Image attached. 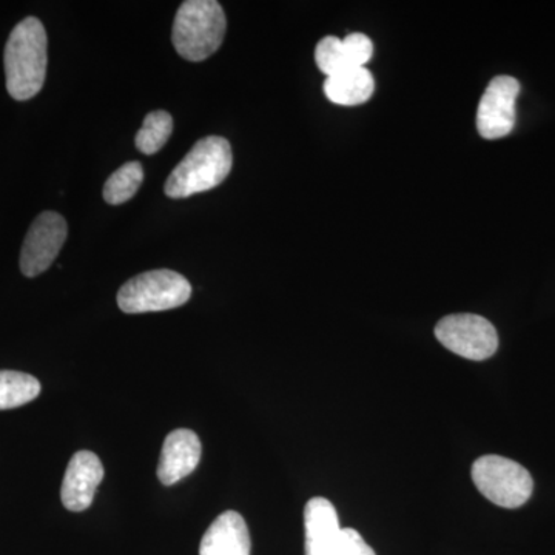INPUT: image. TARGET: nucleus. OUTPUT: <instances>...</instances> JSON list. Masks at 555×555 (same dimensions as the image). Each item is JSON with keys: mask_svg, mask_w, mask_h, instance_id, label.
Returning a JSON list of instances; mask_svg holds the SVG:
<instances>
[{"mask_svg": "<svg viewBox=\"0 0 555 555\" xmlns=\"http://www.w3.org/2000/svg\"><path fill=\"white\" fill-rule=\"evenodd\" d=\"M49 40L38 17H27L11 31L7 42V90L16 101H28L42 90L49 64Z\"/></svg>", "mask_w": 555, "mask_h": 555, "instance_id": "1", "label": "nucleus"}, {"mask_svg": "<svg viewBox=\"0 0 555 555\" xmlns=\"http://www.w3.org/2000/svg\"><path fill=\"white\" fill-rule=\"evenodd\" d=\"M233 166L232 147L228 139L207 137L193 145L185 158L171 171L166 182V195L181 199L218 188L229 177Z\"/></svg>", "mask_w": 555, "mask_h": 555, "instance_id": "2", "label": "nucleus"}, {"mask_svg": "<svg viewBox=\"0 0 555 555\" xmlns=\"http://www.w3.org/2000/svg\"><path fill=\"white\" fill-rule=\"evenodd\" d=\"M225 28L224 10L217 0H188L179 7L171 40L184 60L206 61L222 46Z\"/></svg>", "mask_w": 555, "mask_h": 555, "instance_id": "3", "label": "nucleus"}, {"mask_svg": "<svg viewBox=\"0 0 555 555\" xmlns=\"http://www.w3.org/2000/svg\"><path fill=\"white\" fill-rule=\"evenodd\" d=\"M192 297V286L184 276L169 269L150 270L131 278L118 292L124 313L163 312L181 308Z\"/></svg>", "mask_w": 555, "mask_h": 555, "instance_id": "4", "label": "nucleus"}, {"mask_svg": "<svg viewBox=\"0 0 555 555\" xmlns=\"http://www.w3.org/2000/svg\"><path fill=\"white\" fill-rule=\"evenodd\" d=\"M306 555H375L360 532L341 528L335 506L323 496L305 509Z\"/></svg>", "mask_w": 555, "mask_h": 555, "instance_id": "5", "label": "nucleus"}, {"mask_svg": "<svg viewBox=\"0 0 555 555\" xmlns=\"http://www.w3.org/2000/svg\"><path fill=\"white\" fill-rule=\"evenodd\" d=\"M470 474L480 494L494 505L507 509L524 506L534 489L528 469L506 456H480L474 463Z\"/></svg>", "mask_w": 555, "mask_h": 555, "instance_id": "6", "label": "nucleus"}, {"mask_svg": "<svg viewBox=\"0 0 555 555\" xmlns=\"http://www.w3.org/2000/svg\"><path fill=\"white\" fill-rule=\"evenodd\" d=\"M436 337L448 350L466 360H488L499 349V334L491 321L474 313L444 317L438 321Z\"/></svg>", "mask_w": 555, "mask_h": 555, "instance_id": "7", "label": "nucleus"}, {"mask_svg": "<svg viewBox=\"0 0 555 555\" xmlns=\"http://www.w3.org/2000/svg\"><path fill=\"white\" fill-rule=\"evenodd\" d=\"M68 225L56 211H43L33 221L21 250V272L27 278L39 276L53 264L67 241Z\"/></svg>", "mask_w": 555, "mask_h": 555, "instance_id": "8", "label": "nucleus"}, {"mask_svg": "<svg viewBox=\"0 0 555 555\" xmlns=\"http://www.w3.org/2000/svg\"><path fill=\"white\" fill-rule=\"evenodd\" d=\"M520 83L511 76H496L489 82L478 104L477 129L481 138H505L516 126V101Z\"/></svg>", "mask_w": 555, "mask_h": 555, "instance_id": "9", "label": "nucleus"}, {"mask_svg": "<svg viewBox=\"0 0 555 555\" xmlns=\"http://www.w3.org/2000/svg\"><path fill=\"white\" fill-rule=\"evenodd\" d=\"M104 478V466L100 456L90 451H79L69 460L62 481L61 499L72 513L89 509Z\"/></svg>", "mask_w": 555, "mask_h": 555, "instance_id": "10", "label": "nucleus"}, {"mask_svg": "<svg viewBox=\"0 0 555 555\" xmlns=\"http://www.w3.org/2000/svg\"><path fill=\"white\" fill-rule=\"evenodd\" d=\"M201 441L193 430L177 429L167 436L160 452L158 478L164 486H171L189 477L199 465Z\"/></svg>", "mask_w": 555, "mask_h": 555, "instance_id": "11", "label": "nucleus"}, {"mask_svg": "<svg viewBox=\"0 0 555 555\" xmlns=\"http://www.w3.org/2000/svg\"><path fill=\"white\" fill-rule=\"evenodd\" d=\"M251 542L246 520L235 511H225L201 540L199 555H250Z\"/></svg>", "mask_w": 555, "mask_h": 555, "instance_id": "12", "label": "nucleus"}, {"mask_svg": "<svg viewBox=\"0 0 555 555\" xmlns=\"http://www.w3.org/2000/svg\"><path fill=\"white\" fill-rule=\"evenodd\" d=\"M375 90V80L366 67L350 68L338 76H332L324 82V94L337 105H361L371 100Z\"/></svg>", "mask_w": 555, "mask_h": 555, "instance_id": "13", "label": "nucleus"}, {"mask_svg": "<svg viewBox=\"0 0 555 555\" xmlns=\"http://www.w3.org/2000/svg\"><path fill=\"white\" fill-rule=\"evenodd\" d=\"M40 393L38 378L16 371H0V411L24 406Z\"/></svg>", "mask_w": 555, "mask_h": 555, "instance_id": "14", "label": "nucleus"}, {"mask_svg": "<svg viewBox=\"0 0 555 555\" xmlns=\"http://www.w3.org/2000/svg\"><path fill=\"white\" fill-rule=\"evenodd\" d=\"M142 181H144V169L141 163L134 160V163L124 164L105 182L104 199L112 206L126 204L137 195Z\"/></svg>", "mask_w": 555, "mask_h": 555, "instance_id": "15", "label": "nucleus"}, {"mask_svg": "<svg viewBox=\"0 0 555 555\" xmlns=\"http://www.w3.org/2000/svg\"><path fill=\"white\" fill-rule=\"evenodd\" d=\"M173 133V118L164 109L149 113L137 134V147L144 155H155Z\"/></svg>", "mask_w": 555, "mask_h": 555, "instance_id": "16", "label": "nucleus"}, {"mask_svg": "<svg viewBox=\"0 0 555 555\" xmlns=\"http://www.w3.org/2000/svg\"><path fill=\"white\" fill-rule=\"evenodd\" d=\"M315 61L318 68L327 78L341 75V73L350 68H358L353 67L352 62L349 60V54H347L345 42H343V39L337 38V36H326V38L318 42Z\"/></svg>", "mask_w": 555, "mask_h": 555, "instance_id": "17", "label": "nucleus"}, {"mask_svg": "<svg viewBox=\"0 0 555 555\" xmlns=\"http://www.w3.org/2000/svg\"><path fill=\"white\" fill-rule=\"evenodd\" d=\"M353 67H364L374 54V43L363 33H352L343 39Z\"/></svg>", "mask_w": 555, "mask_h": 555, "instance_id": "18", "label": "nucleus"}]
</instances>
